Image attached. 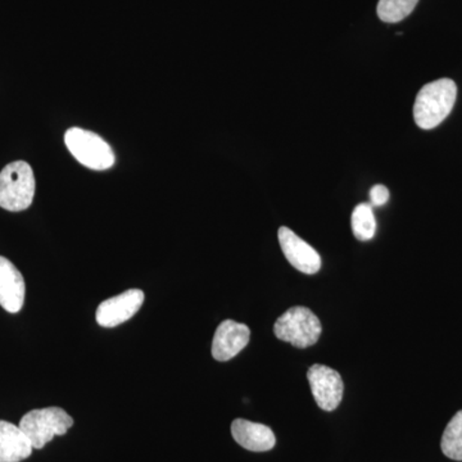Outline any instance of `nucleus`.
<instances>
[{
  "instance_id": "1",
  "label": "nucleus",
  "mask_w": 462,
  "mask_h": 462,
  "mask_svg": "<svg viewBox=\"0 0 462 462\" xmlns=\"http://www.w3.org/2000/svg\"><path fill=\"white\" fill-rule=\"evenodd\" d=\"M457 87L451 79H439L422 87L413 106V118L422 130L443 123L454 108Z\"/></svg>"
},
{
  "instance_id": "10",
  "label": "nucleus",
  "mask_w": 462,
  "mask_h": 462,
  "mask_svg": "<svg viewBox=\"0 0 462 462\" xmlns=\"http://www.w3.org/2000/svg\"><path fill=\"white\" fill-rule=\"evenodd\" d=\"M26 284L23 273L7 258L0 256V306L17 314L25 303Z\"/></svg>"
},
{
  "instance_id": "8",
  "label": "nucleus",
  "mask_w": 462,
  "mask_h": 462,
  "mask_svg": "<svg viewBox=\"0 0 462 462\" xmlns=\"http://www.w3.org/2000/svg\"><path fill=\"white\" fill-rule=\"evenodd\" d=\"M279 242L282 254L287 258L288 263L297 269L298 272L314 275L320 272L321 257L309 243L300 239L296 233H293L287 226L279 229Z\"/></svg>"
},
{
  "instance_id": "13",
  "label": "nucleus",
  "mask_w": 462,
  "mask_h": 462,
  "mask_svg": "<svg viewBox=\"0 0 462 462\" xmlns=\"http://www.w3.org/2000/svg\"><path fill=\"white\" fill-rule=\"evenodd\" d=\"M440 448L451 460L462 461V410L447 425Z\"/></svg>"
},
{
  "instance_id": "14",
  "label": "nucleus",
  "mask_w": 462,
  "mask_h": 462,
  "mask_svg": "<svg viewBox=\"0 0 462 462\" xmlns=\"http://www.w3.org/2000/svg\"><path fill=\"white\" fill-rule=\"evenodd\" d=\"M352 231L356 238L361 242H366L374 238L376 231L375 216H374L373 206L369 203H361L356 207L352 214Z\"/></svg>"
},
{
  "instance_id": "5",
  "label": "nucleus",
  "mask_w": 462,
  "mask_h": 462,
  "mask_svg": "<svg viewBox=\"0 0 462 462\" xmlns=\"http://www.w3.org/2000/svg\"><path fill=\"white\" fill-rule=\"evenodd\" d=\"M65 143L72 156L81 165L97 171H103L114 166V152L97 134L80 127H72L65 134Z\"/></svg>"
},
{
  "instance_id": "3",
  "label": "nucleus",
  "mask_w": 462,
  "mask_h": 462,
  "mask_svg": "<svg viewBox=\"0 0 462 462\" xmlns=\"http://www.w3.org/2000/svg\"><path fill=\"white\" fill-rule=\"evenodd\" d=\"M74 425V419L60 407L32 410L21 419L20 430L32 443V448L42 449L56 436H65Z\"/></svg>"
},
{
  "instance_id": "11",
  "label": "nucleus",
  "mask_w": 462,
  "mask_h": 462,
  "mask_svg": "<svg viewBox=\"0 0 462 462\" xmlns=\"http://www.w3.org/2000/svg\"><path fill=\"white\" fill-rule=\"evenodd\" d=\"M231 434L239 446L252 452L270 451L276 443L275 434L269 427L245 419L233 421Z\"/></svg>"
},
{
  "instance_id": "16",
  "label": "nucleus",
  "mask_w": 462,
  "mask_h": 462,
  "mask_svg": "<svg viewBox=\"0 0 462 462\" xmlns=\"http://www.w3.org/2000/svg\"><path fill=\"white\" fill-rule=\"evenodd\" d=\"M372 206H384L389 200V190L384 185L378 184L370 190Z\"/></svg>"
},
{
  "instance_id": "12",
  "label": "nucleus",
  "mask_w": 462,
  "mask_h": 462,
  "mask_svg": "<svg viewBox=\"0 0 462 462\" xmlns=\"http://www.w3.org/2000/svg\"><path fill=\"white\" fill-rule=\"evenodd\" d=\"M32 446L23 431L12 422L0 420V462H21L32 454Z\"/></svg>"
},
{
  "instance_id": "6",
  "label": "nucleus",
  "mask_w": 462,
  "mask_h": 462,
  "mask_svg": "<svg viewBox=\"0 0 462 462\" xmlns=\"http://www.w3.org/2000/svg\"><path fill=\"white\" fill-rule=\"evenodd\" d=\"M307 379L316 403L324 411H334L342 402L345 384L338 372L324 365L316 364L307 372Z\"/></svg>"
},
{
  "instance_id": "15",
  "label": "nucleus",
  "mask_w": 462,
  "mask_h": 462,
  "mask_svg": "<svg viewBox=\"0 0 462 462\" xmlns=\"http://www.w3.org/2000/svg\"><path fill=\"white\" fill-rule=\"evenodd\" d=\"M419 0H379L378 17L383 23H397L412 14Z\"/></svg>"
},
{
  "instance_id": "4",
  "label": "nucleus",
  "mask_w": 462,
  "mask_h": 462,
  "mask_svg": "<svg viewBox=\"0 0 462 462\" xmlns=\"http://www.w3.org/2000/svg\"><path fill=\"white\" fill-rule=\"evenodd\" d=\"M321 331L318 316L302 306L291 307L273 325V333L278 339L291 343L297 348L314 346L320 339Z\"/></svg>"
},
{
  "instance_id": "9",
  "label": "nucleus",
  "mask_w": 462,
  "mask_h": 462,
  "mask_svg": "<svg viewBox=\"0 0 462 462\" xmlns=\"http://www.w3.org/2000/svg\"><path fill=\"white\" fill-rule=\"evenodd\" d=\"M251 330L245 324L225 320L216 329L212 340V356L216 361L226 363L247 346Z\"/></svg>"
},
{
  "instance_id": "2",
  "label": "nucleus",
  "mask_w": 462,
  "mask_h": 462,
  "mask_svg": "<svg viewBox=\"0 0 462 462\" xmlns=\"http://www.w3.org/2000/svg\"><path fill=\"white\" fill-rule=\"evenodd\" d=\"M35 176L25 161L9 163L0 172V207L11 212L25 211L35 196Z\"/></svg>"
},
{
  "instance_id": "7",
  "label": "nucleus",
  "mask_w": 462,
  "mask_h": 462,
  "mask_svg": "<svg viewBox=\"0 0 462 462\" xmlns=\"http://www.w3.org/2000/svg\"><path fill=\"white\" fill-rule=\"evenodd\" d=\"M144 303V291L129 289L118 296L108 298L97 309V322L103 328H116L133 318Z\"/></svg>"
}]
</instances>
